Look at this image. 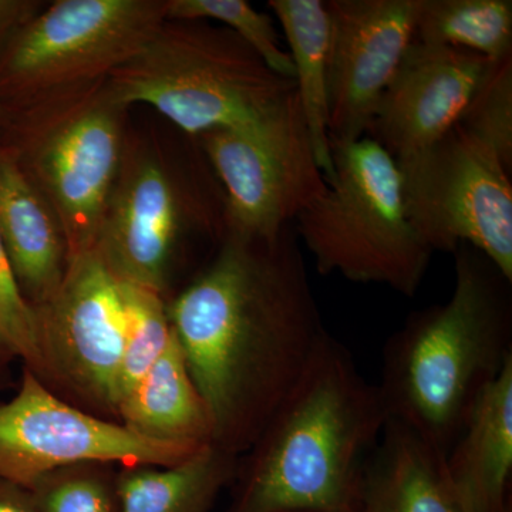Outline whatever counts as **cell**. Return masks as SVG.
Segmentation results:
<instances>
[{"label": "cell", "instance_id": "obj_18", "mask_svg": "<svg viewBox=\"0 0 512 512\" xmlns=\"http://www.w3.org/2000/svg\"><path fill=\"white\" fill-rule=\"evenodd\" d=\"M124 426L151 439L214 444V424L174 330L160 359L121 400Z\"/></svg>", "mask_w": 512, "mask_h": 512}, {"label": "cell", "instance_id": "obj_24", "mask_svg": "<svg viewBox=\"0 0 512 512\" xmlns=\"http://www.w3.org/2000/svg\"><path fill=\"white\" fill-rule=\"evenodd\" d=\"M512 170V55L490 60L460 121Z\"/></svg>", "mask_w": 512, "mask_h": 512}, {"label": "cell", "instance_id": "obj_10", "mask_svg": "<svg viewBox=\"0 0 512 512\" xmlns=\"http://www.w3.org/2000/svg\"><path fill=\"white\" fill-rule=\"evenodd\" d=\"M36 311L45 372L117 410L123 308L119 282L94 249L67 262L62 285Z\"/></svg>", "mask_w": 512, "mask_h": 512}, {"label": "cell", "instance_id": "obj_1", "mask_svg": "<svg viewBox=\"0 0 512 512\" xmlns=\"http://www.w3.org/2000/svg\"><path fill=\"white\" fill-rule=\"evenodd\" d=\"M214 444L251 446L329 335L295 225L275 238L229 234L168 309Z\"/></svg>", "mask_w": 512, "mask_h": 512}, {"label": "cell", "instance_id": "obj_29", "mask_svg": "<svg viewBox=\"0 0 512 512\" xmlns=\"http://www.w3.org/2000/svg\"><path fill=\"white\" fill-rule=\"evenodd\" d=\"M5 357L9 356H6L5 353L0 352V372H2V362L5 360Z\"/></svg>", "mask_w": 512, "mask_h": 512}, {"label": "cell", "instance_id": "obj_21", "mask_svg": "<svg viewBox=\"0 0 512 512\" xmlns=\"http://www.w3.org/2000/svg\"><path fill=\"white\" fill-rule=\"evenodd\" d=\"M416 40L503 59L512 55V2L419 0Z\"/></svg>", "mask_w": 512, "mask_h": 512}, {"label": "cell", "instance_id": "obj_13", "mask_svg": "<svg viewBox=\"0 0 512 512\" xmlns=\"http://www.w3.org/2000/svg\"><path fill=\"white\" fill-rule=\"evenodd\" d=\"M488 63L477 53L414 39L367 134L394 160L426 150L460 121Z\"/></svg>", "mask_w": 512, "mask_h": 512}, {"label": "cell", "instance_id": "obj_22", "mask_svg": "<svg viewBox=\"0 0 512 512\" xmlns=\"http://www.w3.org/2000/svg\"><path fill=\"white\" fill-rule=\"evenodd\" d=\"M119 293L124 345L117 382V407L160 359L173 335L161 293L123 282H119Z\"/></svg>", "mask_w": 512, "mask_h": 512}, {"label": "cell", "instance_id": "obj_2", "mask_svg": "<svg viewBox=\"0 0 512 512\" xmlns=\"http://www.w3.org/2000/svg\"><path fill=\"white\" fill-rule=\"evenodd\" d=\"M386 424L376 384L329 333L251 444L229 512H360Z\"/></svg>", "mask_w": 512, "mask_h": 512}, {"label": "cell", "instance_id": "obj_15", "mask_svg": "<svg viewBox=\"0 0 512 512\" xmlns=\"http://www.w3.org/2000/svg\"><path fill=\"white\" fill-rule=\"evenodd\" d=\"M448 481L466 512H511L512 360L444 454Z\"/></svg>", "mask_w": 512, "mask_h": 512}, {"label": "cell", "instance_id": "obj_28", "mask_svg": "<svg viewBox=\"0 0 512 512\" xmlns=\"http://www.w3.org/2000/svg\"><path fill=\"white\" fill-rule=\"evenodd\" d=\"M26 9V3L0 2V32L25 18Z\"/></svg>", "mask_w": 512, "mask_h": 512}, {"label": "cell", "instance_id": "obj_20", "mask_svg": "<svg viewBox=\"0 0 512 512\" xmlns=\"http://www.w3.org/2000/svg\"><path fill=\"white\" fill-rule=\"evenodd\" d=\"M234 473V456L215 444L177 466L128 470L116 481L120 512H208Z\"/></svg>", "mask_w": 512, "mask_h": 512}, {"label": "cell", "instance_id": "obj_4", "mask_svg": "<svg viewBox=\"0 0 512 512\" xmlns=\"http://www.w3.org/2000/svg\"><path fill=\"white\" fill-rule=\"evenodd\" d=\"M295 80L272 72L232 30L164 23L114 70L103 96L120 109L148 104L191 137L271 117L295 96Z\"/></svg>", "mask_w": 512, "mask_h": 512}, {"label": "cell", "instance_id": "obj_23", "mask_svg": "<svg viewBox=\"0 0 512 512\" xmlns=\"http://www.w3.org/2000/svg\"><path fill=\"white\" fill-rule=\"evenodd\" d=\"M167 19L178 22L217 20L241 37L272 72L286 79L293 80L295 76L291 56L279 46L274 22L245 0H167Z\"/></svg>", "mask_w": 512, "mask_h": 512}, {"label": "cell", "instance_id": "obj_19", "mask_svg": "<svg viewBox=\"0 0 512 512\" xmlns=\"http://www.w3.org/2000/svg\"><path fill=\"white\" fill-rule=\"evenodd\" d=\"M295 69L296 94L313 153L325 180L332 174L329 138V49L330 16L322 0H269Z\"/></svg>", "mask_w": 512, "mask_h": 512}, {"label": "cell", "instance_id": "obj_8", "mask_svg": "<svg viewBox=\"0 0 512 512\" xmlns=\"http://www.w3.org/2000/svg\"><path fill=\"white\" fill-rule=\"evenodd\" d=\"M167 20L161 0H60L26 20L6 53V80L49 94L109 79Z\"/></svg>", "mask_w": 512, "mask_h": 512}, {"label": "cell", "instance_id": "obj_25", "mask_svg": "<svg viewBox=\"0 0 512 512\" xmlns=\"http://www.w3.org/2000/svg\"><path fill=\"white\" fill-rule=\"evenodd\" d=\"M0 352L19 357L35 375L45 373L36 306L20 288L0 241Z\"/></svg>", "mask_w": 512, "mask_h": 512}, {"label": "cell", "instance_id": "obj_12", "mask_svg": "<svg viewBox=\"0 0 512 512\" xmlns=\"http://www.w3.org/2000/svg\"><path fill=\"white\" fill-rule=\"evenodd\" d=\"M120 107L100 97L43 136L35 170L66 244L67 262L93 251L121 157Z\"/></svg>", "mask_w": 512, "mask_h": 512}, {"label": "cell", "instance_id": "obj_6", "mask_svg": "<svg viewBox=\"0 0 512 512\" xmlns=\"http://www.w3.org/2000/svg\"><path fill=\"white\" fill-rule=\"evenodd\" d=\"M396 163L407 217L424 244L451 254L467 245L512 281V170L493 148L456 124Z\"/></svg>", "mask_w": 512, "mask_h": 512}, {"label": "cell", "instance_id": "obj_17", "mask_svg": "<svg viewBox=\"0 0 512 512\" xmlns=\"http://www.w3.org/2000/svg\"><path fill=\"white\" fill-rule=\"evenodd\" d=\"M360 512H466L448 481L444 454L387 421L367 466Z\"/></svg>", "mask_w": 512, "mask_h": 512}, {"label": "cell", "instance_id": "obj_16", "mask_svg": "<svg viewBox=\"0 0 512 512\" xmlns=\"http://www.w3.org/2000/svg\"><path fill=\"white\" fill-rule=\"evenodd\" d=\"M0 241L28 301L33 306L49 301L66 274L62 231L46 198L15 160L2 153Z\"/></svg>", "mask_w": 512, "mask_h": 512}, {"label": "cell", "instance_id": "obj_27", "mask_svg": "<svg viewBox=\"0 0 512 512\" xmlns=\"http://www.w3.org/2000/svg\"><path fill=\"white\" fill-rule=\"evenodd\" d=\"M0 512H40V510L29 490L0 481Z\"/></svg>", "mask_w": 512, "mask_h": 512}, {"label": "cell", "instance_id": "obj_26", "mask_svg": "<svg viewBox=\"0 0 512 512\" xmlns=\"http://www.w3.org/2000/svg\"><path fill=\"white\" fill-rule=\"evenodd\" d=\"M40 512H120L116 484L87 471H56L32 490Z\"/></svg>", "mask_w": 512, "mask_h": 512}, {"label": "cell", "instance_id": "obj_5", "mask_svg": "<svg viewBox=\"0 0 512 512\" xmlns=\"http://www.w3.org/2000/svg\"><path fill=\"white\" fill-rule=\"evenodd\" d=\"M330 147L326 190L293 222L299 242L320 275L384 285L412 298L434 252L407 217L396 160L370 137Z\"/></svg>", "mask_w": 512, "mask_h": 512}, {"label": "cell", "instance_id": "obj_14", "mask_svg": "<svg viewBox=\"0 0 512 512\" xmlns=\"http://www.w3.org/2000/svg\"><path fill=\"white\" fill-rule=\"evenodd\" d=\"M183 211L163 168L138 161L117 178L94 251L117 281L163 293Z\"/></svg>", "mask_w": 512, "mask_h": 512}, {"label": "cell", "instance_id": "obj_3", "mask_svg": "<svg viewBox=\"0 0 512 512\" xmlns=\"http://www.w3.org/2000/svg\"><path fill=\"white\" fill-rule=\"evenodd\" d=\"M453 293L413 312L383 349L387 421L446 454L512 360V281L476 249L454 252Z\"/></svg>", "mask_w": 512, "mask_h": 512}, {"label": "cell", "instance_id": "obj_7", "mask_svg": "<svg viewBox=\"0 0 512 512\" xmlns=\"http://www.w3.org/2000/svg\"><path fill=\"white\" fill-rule=\"evenodd\" d=\"M198 140L224 191L229 234L275 238L326 190L296 93L268 119Z\"/></svg>", "mask_w": 512, "mask_h": 512}, {"label": "cell", "instance_id": "obj_9", "mask_svg": "<svg viewBox=\"0 0 512 512\" xmlns=\"http://www.w3.org/2000/svg\"><path fill=\"white\" fill-rule=\"evenodd\" d=\"M205 447L151 439L80 412L53 396L28 369L16 396L0 402V481L26 490L76 464L171 467Z\"/></svg>", "mask_w": 512, "mask_h": 512}, {"label": "cell", "instance_id": "obj_11", "mask_svg": "<svg viewBox=\"0 0 512 512\" xmlns=\"http://www.w3.org/2000/svg\"><path fill=\"white\" fill-rule=\"evenodd\" d=\"M330 16L329 138L365 137L416 39L419 0H326Z\"/></svg>", "mask_w": 512, "mask_h": 512}]
</instances>
